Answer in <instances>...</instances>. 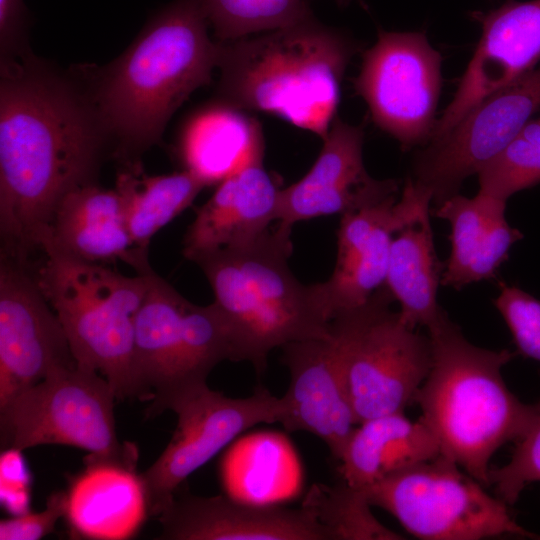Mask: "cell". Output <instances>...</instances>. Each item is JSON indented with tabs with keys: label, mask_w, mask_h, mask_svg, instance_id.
Returning <instances> with one entry per match:
<instances>
[{
	"label": "cell",
	"mask_w": 540,
	"mask_h": 540,
	"mask_svg": "<svg viewBox=\"0 0 540 540\" xmlns=\"http://www.w3.org/2000/svg\"><path fill=\"white\" fill-rule=\"evenodd\" d=\"M196 0H175L158 10L115 60L77 68L102 123L112 154L138 162L161 141L182 103L211 82L219 42Z\"/></svg>",
	"instance_id": "obj_2"
},
{
	"label": "cell",
	"mask_w": 540,
	"mask_h": 540,
	"mask_svg": "<svg viewBox=\"0 0 540 540\" xmlns=\"http://www.w3.org/2000/svg\"><path fill=\"white\" fill-rule=\"evenodd\" d=\"M21 452L5 449L0 458L1 502L14 516L30 512V476Z\"/></svg>",
	"instance_id": "obj_34"
},
{
	"label": "cell",
	"mask_w": 540,
	"mask_h": 540,
	"mask_svg": "<svg viewBox=\"0 0 540 540\" xmlns=\"http://www.w3.org/2000/svg\"><path fill=\"white\" fill-rule=\"evenodd\" d=\"M291 231L278 222L253 242L204 252L192 260L212 288L240 361L250 362L259 374L273 349L330 338L332 314L322 283L303 284L288 266Z\"/></svg>",
	"instance_id": "obj_5"
},
{
	"label": "cell",
	"mask_w": 540,
	"mask_h": 540,
	"mask_svg": "<svg viewBox=\"0 0 540 540\" xmlns=\"http://www.w3.org/2000/svg\"><path fill=\"white\" fill-rule=\"evenodd\" d=\"M77 363L64 328L29 264L0 262V406Z\"/></svg>",
	"instance_id": "obj_14"
},
{
	"label": "cell",
	"mask_w": 540,
	"mask_h": 540,
	"mask_svg": "<svg viewBox=\"0 0 540 540\" xmlns=\"http://www.w3.org/2000/svg\"><path fill=\"white\" fill-rule=\"evenodd\" d=\"M115 400L97 371L78 364L60 369L0 406L1 448L61 444L99 457L138 459L136 446L117 437Z\"/></svg>",
	"instance_id": "obj_10"
},
{
	"label": "cell",
	"mask_w": 540,
	"mask_h": 540,
	"mask_svg": "<svg viewBox=\"0 0 540 540\" xmlns=\"http://www.w3.org/2000/svg\"><path fill=\"white\" fill-rule=\"evenodd\" d=\"M477 176L479 193L506 202L516 192L540 183V119L530 120Z\"/></svg>",
	"instance_id": "obj_30"
},
{
	"label": "cell",
	"mask_w": 540,
	"mask_h": 540,
	"mask_svg": "<svg viewBox=\"0 0 540 540\" xmlns=\"http://www.w3.org/2000/svg\"><path fill=\"white\" fill-rule=\"evenodd\" d=\"M427 330L432 362L414 397L420 418L441 454L488 487L493 454L526 433L540 403L525 404L508 389L501 370L514 353L473 345L445 311Z\"/></svg>",
	"instance_id": "obj_4"
},
{
	"label": "cell",
	"mask_w": 540,
	"mask_h": 540,
	"mask_svg": "<svg viewBox=\"0 0 540 540\" xmlns=\"http://www.w3.org/2000/svg\"><path fill=\"white\" fill-rule=\"evenodd\" d=\"M85 467L66 491L67 521L75 538L125 540L133 537L149 515L137 459L88 454Z\"/></svg>",
	"instance_id": "obj_21"
},
{
	"label": "cell",
	"mask_w": 540,
	"mask_h": 540,
	"mask_svg": "<svg viewBox=\"0 0 540 540\" xmlns=\"http://www.w3.org/2000/svg\"><path fill=\"white\" fill-rule=\"evenodd\" d=\"M363 142L362 125H351L336 116L311 169L281 189L279 224L292 229L299 221L343 216L396 195L398 181L374 179L366 171Z\"/></svg>",
	"instance_id": "obj_17"
},
{
	"label": "cell",
	"mask_w": 540,
	"mask_h": 540,
	"mask_svg": "<svg viewBox=\"0 0 540 540\" xmlns=\"http://www.w3.org/2000/svg\"><path fill=\"white\" fill-rule=\"evenodd\" d=\"M470 17L481 25V37L431 140L444 135L483 98L517 81L540 61V0H506L492 10L472 11Z\"/></svg>",
	"instance_id": "obj_16"
},
{
	"label": "cell",
	"mask_w": 540,
	"mask_h": 540,
	"mask_svg": "<svg viewBox=\"0 0 540 540\" xmlns=\"http://www.w3.org/2000/svg\"><path fill=\"white\" fill-rule=\"evenodd\" d=\"M28 28L29 13L24 0H0V62L30 52Z\"/></svg>",
	"instance_id": "obj_35"
},
{
	"label": "cell",
	"mask_w": 540,
	"mask_h": 540,
	"mask_svg": "<svg viewBox=\"0 0 540 540\" xmlns=\"http://www.w3.org/2000/svg\"><path fill=\"white\" fill-rule=\"evenodd\" d=\"M282 350L290 373L282 425L317 436L339 461L358 424L331 337L291 342Z\"/></svg>",
	"instance_id": "obj_19"
},
{
	"label": "cell",
	"mask_w": 540,
	"mask_h": 540,
	"mask_svg": "<svg viewBox=\"0 0 540 540\" xmlns=\"http://www.w3.org/2000/svg\"><path fill=\"white\" fill-rule=\"evenodd\" d=\"M359 44L313 14L261 35L219 41L220 101L272 114L324 139Z\"/></svg>",
	"instance_id": "obj_3"
},
{
	"label": "cell",
	"mask_w": 540,
	"mask_h": 540,
	"mask_svg": "<svg viewBox=\"0 0 540 540\" xmlns=\"http://www.w3.org/2000/svg\"><path fill=\"white\" fill-rule=\"evenodd\" d=\"M540 481V413L516 441L510 461L489 470L488 487L494 486L497 497L514 505L527 485Z\"/></svg>",
	"instance_id": "obj_31"
},
{
	"label": "cell",
	"mask_w": 540,
	"mask_h": 540,
	"mask_svg": "<svg viewBox=\"0 0 540 540\" xmlns=\"http://www.w3.org/2000/svg\"><path fill=\"white\" fill-rule=\"evenodd\" d=\"M164 540H333L329 530L302 506L285 508L178 491L158 516Z\"/></svg>",
	"instance_id": "obj_18"
},
{
	"label": "cell",
	"mask_w": 540,
	"mask_h": 540,
	"mask_svg": "<svg viewBox=\"0 0 540 540\" xmlns=\"http://www.w3.org/2000/svg\"><path fill=\"white\" fill-rule=\"evenodd\" d=\"M220 41L274 31L312 15L309 0H196Z\"/></svg>",
	"instance_id": "obj_29"
},
{
	"label": "cell",
	"mask_w": 540,
	"mask_h": 540,
	"mask_svg": "<svg viewBox=\"0 0 540 540\" xmlns=\"http://www.w3.org/2000/svg\"><path fill=\"white\" fill-rule=\"evenodd\" d=\"M176 153L183 166L206 186L263 160L261 124L244 110L217 100L197 109L182 125Z\"/></svg>",
	"instance_id": "obj_24"
},
{
	"label": "cell",
	"mask_w": 540,
	"mask_h": 540,
	"mask_svg": "<svg viewBox=\"0 0 540 540\" xmlns=\"http://www.w3.org/2000/svg\"><path fill=\"white\" fill-rule=\"evenodd\" d=\"M431 201L432 194L409 177L399 200L392 195L341 216L336 265L322 282L332 319L362 305L385 284L394 235Z\"/></svg>",
	"instance_id": "obj_15"
},
{
	"label": "cell",
	"mask_w": 540,
	"mask_h": 540,
	"mask_svg": "<svg viewBox=\"0 0 540 540\" xmlns=\"http://www.w3.org/2000/svg\"><path fill=\"white\" fill-rule=\"evenodd\" d=\"M177 427L157 460L143 473L149 515L159 516L186 479L242 432L261 423H281L282 397L259 386L245 398H231L206 387L177 406Z\"/></svg>",
	"instance_id": "obj_12"
},
{
	"label": "cell",
	"mask_w": 540,
	"mask_h": 540,
	"mask_svg": "<svg viewBox=\"0 0 540 540\" xmlns=\"http://www.w3.org/2000/svg\"><path fill=\"white\" fill-rule=\"evenodd\" d=\"M440 454L363 488L371 506L384 509L424 540H480L498 536L540 539L516 523L508 505Z\"/></svg>",
	"instance_id": "obj_9"
},
{
	"label": "cell",
	"mask_w": 540,
	"mask_h": 540,
	"mask_svg": "<svg viewBox=\"0 0 540 540\" xmlns=\"http://www.w3.org/2000/svg\"><path fill=\"white\" fill-rule=\"evenodd\" d=\"M302 506L329 530L333 540L404 539L375 518L363 488L352 487L344 481L335 486L316 484Z\"/></svg>",
	"instance_id": "obj_28"
},
{
	"label": "cell",
	"mask_w": 540,
	"mask_h": 540,
	"mask_svg": "<svg viewBox=\"0 0 540 540\" xmlns=\"http://www.w3.org/2000/svg\"><path fill=\"white\" fill-rule=\"evenodd\" d=\"M66 511V491L53 492L46 507L38 513L27 512L0 522L1 540H38L50 534Z\"/></svg>",
	"instance_id": "obj_33"
},
{
	"label": "cell",
	"mask_w": 540,
	"mask_h": 540,
	"mask_svg": "<svg viewBox=\"0 0 540 540\" xmlns=\"http://www.w3.org/2000/svg\"><path fill=\"white\" fill-rule=\"evenodd\" d=\"M385 285L365 303L336 314L330 337L357 424L404 412L432 362L431 343L390 309Z\"/></svg>",
	"instance_id": "obj_8"
},
{
	"label": "cell",
	"mask_w": 540,
	"mask_h": 540,
	"mask_svg": "<svg viewBox=\"0 0 540 540\" xmlns=\"http://www.w3.org/2000/svg\"><path fill=\"white\" fill-rule=\"evenodd\" d=\"M30 267L76 363L105 377L117 400L132 399L136 316L155 271L129 276L56 252Z\"/></svg>",
	"instance_id": "obj_6"
},
{
	"label": "cell",
	"mask_w": 540,
	"mask_h": 540,
	"mask_svg": "<svg viewBox=\"0 0 540 540\" xmlns=\"http://www.w3.org/2000/svg\"><path fill=\"white\" fill-rule=\"evenodd\" d=\"M224 360L240 361L224 315L213 302L196 305L156 272L137 313L132 398L150 400L147 417L172 410L208 387Z\"/></svg>",
	"instance_id": "obj_7"
},
{
	"label": "cell",
	"mask_w": 540,
	"mask_h": 540,
	"mask_svg": "<svg viewBox=\"0 0 540 540\" xmlns=\"http://www.w3.org/2000/svg\"><path fill=\"white\" fill-rule=\"evenodd\" d=\"M540 109V67L491 93L415 156L411 179L438 206L502 151Z\"/></svg>",
	"instance_id": "obj_13"
},
{
	"label": "cell",
	"mask_w": 540,
	"mask_h": 540,
	"mask_svg": "<svg viewBox=\"0 0 540 540\" xmlns=\"http://www.w3.org/2000/svg\"><path fill=\"white\" fill-rule=\"evenodd\" d=\"M442 57L424 32L379 30L353 80L371 118L403 148L426 145L437 122Z\"/></svg>",
	"instance_id": "obj_11"
},
{
	"label": "cell",
	"mask_w": 540,
	"mask_h": 540,
	"mask_svg": "<svg viewBox=\"0 0 540 540\" xmlns=\"http://www.w3.org/2000/svg\"><path fill=\"white\" fill-rule=\"evenodd\" d=\"M442 273L428 207L399 230L391 244L384 285L399 302V315L405 325L428 328L443 314L437 302Z\"/></svg>",
	"instance_id": "obj_26"
},
{
	"label": "cell",
	"mask_w": 540,
	"mask_h": 540,
	"mask_svg": "<svg viewBox=\"0 0 540 540\" xmlns=\"http://www.w3.org/2000/svg\"><path fill=\"white\" fill-rule=\"evenodd\" d=\"M506 201L477 193L455 194L437 206L435 216L451 226V253L442 273L443 286L461 289L493 279L522 233L505 216Z\"/></svg>",
	"instance_id": "obj_23"
},
{
	"label": "cell",
	"mask_w": 540,
	"mask_h": 540,
	"mask_svg": "<svg viewBox=\"0 0 540 540\" xmlns=\"http://www.w3.org/2000/svg\"><path fill=\"white\" fill-rule=\"evenodd\" d=\"M440 454L436 436L421 418L413 422L403 412L386 414L355 427L339 460V471L346 484L367 488Z\"/></svg>",
	"instance_id": "obj_25"
},
{
	"label": "cell",
	"mask_w": 540,
	"mask_h": 540,
	"mask_svg": "<svg viewBox=\"0 0 540 540\" xmlns=\"http://www.w3.org/2000/svg\"><path fill=\"white\" fill-rule=\"evenodd\" d=\"M494 304L507 324L518 352L540 362V300L501 282Z\"/></svg>",
	"instance_id": "obj_32"
},
{
	"label": "cell",
	"mask_w": 540,
	"mask_h": 540,
	"mask_svg": "<svg viewBox=\"0 0 540 540\" xmlns=\"http://www.w3.org/2000/svg\"><path fill=\"white\" fill-rule=\"evenodd\" d=\"M109 143L76 73L31 51L0 63L1 255L29 263L54 211L96 177Z\"/></svg>",
	"instance_id": "obj_1"
},
{
	"label": "cell",
	"mask_w": 540,
	"mask_h": 540,
	"mask_svg": "<svg viewBox=\"0 0 540 540\" xmlns=\"http://www.w3.org/2000/svg\"><path fill=\"white\" fill-rule=\"evenodd\" d=\"M281 188L255 161L218 185L196 212L183 239V255L193 260L211 250L248 244L279 222Z\"/></svg>",
	"instance_id": "obj_22"
},
{
	"label": "cell",
	"mask_w": 540,
	"mask_h": 540,
	"mask_svg": "<svg viewBox=\"0 0 540 540\" xmlns=\"http://www.w3.org/2000/svg\"><path fill=\"white\" fill-rule=\"evenodd\" d=\"M205 187L202 180L184 169L147 175L140 161L126 163L117 174L115 189L135 246L148 252L153 236L188 208Z\"/></svg>",
	"instance_id": "obj_27"
},
{
	"label": "cell",
	"mask_w": 540,
	"mask_h": 540,
	"mask_svg": "<svg viewBox=\"0 0 540 540\" xmlns=\"http://www.w3.org/2000/svg\"><path fill=\"white\" fill-rule=\"evenodd\" d=\"M43 252L105 265L120 260L141 274L153 270L148 252L131 239L118 192L97 182L80 185L61 199L42 243Z\"/></svg>",
	"instance_id": "obj_20"
},
{
	"label": "cell",
	"mask_w": 540,
	"mask_h": 540,
	"mask_svg": "<svg viewBox=\"0 0 540 540\" xmlns=\"http://www.w3.org/2000/svg\"><path fill=\"white\" fill-rule=\"evenodd\" d=\"M353 0H336L340 7L348 6Z\"/></svg>",
	"instance_id": "obj_36"
}]
</instances>
